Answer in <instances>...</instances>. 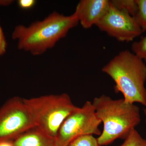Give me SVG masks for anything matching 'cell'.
Segmentation results:
<instances>
[{"label":"cell","mask_w":146,"mask_h":146,"mask_svg":"<svg viewBox=\"0 0 146 146\" xmlns=\"http://www.w3.org/2000/svg\"><path fill=\"white\" fill-rule=\"evenodd\" d=\"M35 0H19L18 5L20 8L24 10H28L32 8L36 3Z\"/></svg>","instance_id":"obj_15"},{"label":"cell","mask_w":146,"mask_h":146,"mask_svg":"<svg viewBox=\"0 0 146 146\" xmlns=\"http://www.w3.org/2000/svg\"><path fill=\"white\" fill-rule=\"evenodd\" d=\"M131 50L134 54L146 62V36L133 42L131 45Z\"/></svg>","instance_id":"obj_14"},{"label":"cell","mask_w":146,"mask_h":146,"mask_svg":"<svg viewBox=\"0 0 146 146\" xmlns=\"http://www.w3.org/2000/svg\"><path fill=\"white\" fill-rule=\"evenodd\" d=\"M108 0H81L76 7L74 13L83 28L96 25L109 9Z\"/></svg>","instance_id":"obj_8"},{"label":"cell","mask_w":146,"mask_h":146,"mask_svg":"<svg viewBox=\"0 0 146 146\" xmlns=\"http://www.w3.org/2000/svg\"><path fill=\"white\" fill-rule=\"evenodd\" d=\"M13 146H56L55 138L37 127L29 129L12 142Z\"/></svg>","instance_id":"obj_9"},{"label":"cell","mask_w":146,"mask_h":146,"mask_svg":"<svg viewBox=\"0 0 146 146\" xmlns=\"http://www.w3.org/2000/svg\"><path fill=\"white\" fill-rule=\"evenodd\" d=\"M0 146H13L12 142H6L0 144Z\"/></svg>","instance_id":"obj_17"},{"label":"cell","mask_w":146,"mask_h":146,"mask_svg":"<svg viewBox=\"0 0 146 146\" xmlns=\"http://www.w3.org/2000/svg\"><path fill=\"white\" fill-rule=\"evenodd\" d=\"M67 146H100L97 138L94 135L80 136L71 142Z\"/></svg>","instance_id":"obj_13"},{"label":"cell","mask_w":146,"mask_h":146,"mask_svg":"<svg viewBox=\"0 0 146 146\" xmlns=\"http://www.w3.org/2000/svg\"><path fill=\"white\" fill-rule=\"evenodd\" d=\"M78 23L74 13L66 16L54 11L42 21L33 22L29 26H17L12 38L18 41L19 49L34 56L40 55L53 48Z\"/></svg>","instance_id":"obj_1"},{"label":"cell","mask_w":146,"mask_h":146,"mask_svg":"<svg viewBox=\"0 0 146 146\" xmlns=\"http://www.w3.org/2000/svg\"><path fill=\"white\" fill-rule=\"evenodd\" d=\"M144 114H145V115L146 117V108H145V110H144ZM145 122L146 123V118L145 119Z\"/></svg>","instance_id":"obj_18"},{"label":"cell","mask_w":146,"mask_h":146,"mask_svg":"<svg viewBox=\"0 0 146 146\" xmlns=\"http://www.w3.org/2000/svg\"><path fill=\"white\" fill-rule=\"evenodd\" d=\"M7 43L2 29L0 26V56L5 53L6 50Z\"/></svg>","instance_id":"obj_16"},{"label":"cell","mask_w":146,"mask_h":146,"mask_svg":"<svg viewBox=\"0 0 146 146\" xmlns=\"http://www.w3.org/2000/svg\"><path fill=\"white\" fill-rule=\"evenodd\" d=\"M36 127L55 138L66 118L78 108L66 93L24 99Z\"/></svg>","instance_id":"obj_4"},{"label":"cell","mask_w":146,"mask_h":146,"mask_svg":"<svg viewBox=\"0 0 146 146\" xmlns=\"http://www.w3.org/2000/svg\"><path fill=\"white\" fill-rule=\"evenodd\" d=\"M110 2L118 10L133 17L136 16L138 9L136 0H111Z\"/></svg>","instance_id":"obj_10"},{"label":"cell","mask_w":146,"mask_h":146,"mask_svg":"<svg viewBox=\"0 0 146 146\" xmlns=\"http://www.w3.org/2000/svg\"><path fill=\"white\" fill-rule=\"evenodd\" d=\"M102 71L113 80L115 92L122 94L125 101L146 107V65L143 60L124 50L104 66Z\"/></svg>","instance_id":"obj_3"},{"label":"cell","mask_w":146,"mask_h":146,"mask_svg":"<svg viewBox=\"0 0 146 146\" xmlns=\"http://www.w3.org/2000/svg\"><path fill=\"white\" fill-rule=\"evenodd\" d=\"M101 120L97 116L92 102L87 101L64 120L55 137L56 146H67L80 136L101 134Z\"/></svg>","instance_id":"obj_5"},{"label":"cell","mask_w":146,"mask_h":146,"mask_svg":"<svg viewBox=\"0 0 146 146\" xmlns=\"http://www.w3.org/2000/svg\"></svg>","instance_id":"obj_19"},{"label":"cell","mask_w":146,"mask_h":146,"mask_svg":"<svg viewBox=\"0 0 146 146\" xmlns=\"http://www.w3.org/2000/svg\"><path fill=\"white\" fill-rule=\"evenodd\" d=\"M35 127L36 123L24 99L13 97L0 108V144L13 142Z\"/></svg>","instance_id":"obj_6"},{"label":"cell","mask_w":146,"mask_h":146,"mask_svg":"<svg viewBox=\"0 0 146 146\" xmlns=\"http://www.w3.org/2000/svg\"><path fill=\"white\" fill-rule=\"evenodd\" d=\"M97 116L103 123L97 138L100 146L108 145L118 139L124 140L141 121L140 109L122 99L113 100L103 95L92 102Z\"/></svg>","instance_id":"obj_2"},{"label":"cell","mask_w":146,"mask_h":146,"mask_svg":"<svg viewBox=\"0 0 146 146\" xmlns=\"http://www.w3.org/2000/svg\"><path fill=\"white\" fill-rule=\"evenodd\" d=\"M138 9L134 17L143 33L146 32V0H136Z\"/></svg>","instance_id":"obj_12"},{"label":"cell","mask_w":146,"mask_h":146,"mask_svg":"<svg viewBox=\"0 0 146 146\" xmlns=\"http://www.w3.org/2000/svg\"><path fill=\"white\" fill-rule=\"evenodd\" d=\"M96 26L121 42H131L143 33L134 17L118 10L110 2L107 12Z\"/></svg>","instance_id":"obj_7"},{"label":"cell","mask_w":146,"mask_h":146,"mask_svg":"<svg viewBox=\"0 0 146 146\" xmlns=\"http://www.w3.org/2000/svg\"><path fill=\"white\" fill-rule=\"evenodd\" d=\"M119 146H146V139L143 138L134 129L124 139L123 143Z\"/></svg>","instance_id":"obj_11"}]
</instances>
